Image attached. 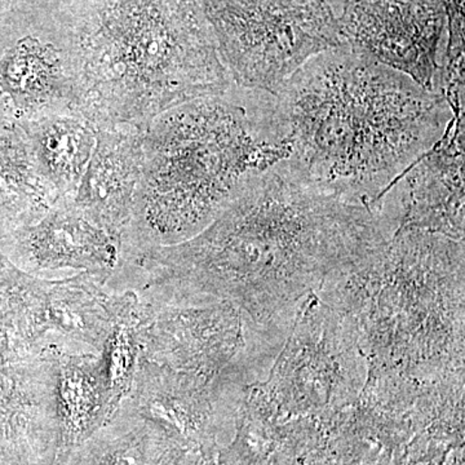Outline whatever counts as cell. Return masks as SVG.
<instances>
[{"label": "cell", "instance_id": "9a60e30c", "mask_svg": "<svg viewBox=\"0 0 465 465\" xmlns=\"http://www.w3.org/2000/svg\"><path fill=\"white\" fill-rule=\"evenodd\" d=\"M54 361L57 370L58 465H63L70 452L103 427L114 411L101 354H69Z\"/></svg>", "mask_w": 465, "mask_h": 465}, {"label": "cell", "instance_id": "9c48e42d", "mask_svg": "<svg viewBox=\"0 0 465 465\" xmlns=\"http://www.w3.org/2000/svg\"><path fill=\"white\" fill-rule=\"evenodd\" d=\"M446 20L440 0H348L339 26L351 50L440 94Z\"/></svg>", "mask_w": 465, "mask_h": 465}, {"label": "cell", "instance_id": "6da1fadb", "mask_svg": "<svg viewBox=\"0 0 465 465\" xmlns=\"http://www.w3.org/2000/svg\"><path fill=\"white\" fill-rule=\"evenodd\" d=\"M390 237L371 208L313 191L275 164L191 240L122 250L106 284L152 307L229 302L289 333L309 296Z\"/></svg>", "mask_w": 465, "mask_h": 465}, {"label": "cell", "instance_id": "52a82bcc", "mask_svg": "<svg viewBox=\"0 0 465 465\" xmlns=\"http://www.w3.org/2000/svg\"><path fill=\"white\" fill-rule=\"evenodd\" d=\"M220 60L244 90L275 94L311 58L344 45L327 0H201Z\"/></svg>", "mask_w": 465, "mask_h": 465}, {"label": "cell", "instance_id": "30bf717a", "mask_svg": "<svg viewBox=\"0 0 465 465\" xmlns=\"http://www.w3.org/2000/svg\"><path fill=\"white\" fill-rule=\"evenodd\" d=\"M242 399L243 394L139 358L124 402L170 442L217 451L232 440Z\"/></svg>", "mask_w": 465, "mask_h": 465}, {"label": "cell", "instance_id": "ac0fdd59", "mask_svg": "<svg viewBox=\"0 0 465 465\" xmlns=\"http://www.w3.org/2000/svg\"><path fill=\"white\" fill-rule=\"evenodd\" d=\"M168 443L164 433L125 402L63 465H155Z\"/></svg>", "mask_w": 465, "mask_h": 465}, {"label": "cell", "instance_id": "ba28073f", "mask_svg": "<svg viewBox=\"0 0 465 465\" xmlns=\"http://www.w3.org/2000/svg\"><path fill=\"white\" fill-rule=\"evenodd\" d=\"M108 280L94 273L61 280L29 275L12 318L20 341L52 361L69 354L103 353L125 295L110 291Z\"/></svg>", "mask_w": 465, "mask_h": 465}, {"label": "cell", "instance_id": "8fae6325", "mask_svg": "<svg viewBox=\"0 0 465 465\" xmlns=\"http://www.w3.org/2000/svg\"><path fill=\"white\" fill-rule=\"evenodd\" d=\"M391 235L421 231L464 241V154L460 124L401 174L372 204Z\"/></svg>", "mask_w": 465, "mask_h": 465}, {"label": "cell", "instance_id": "5b68a950", "mask_svg": "<svg viewBox=\"0 0 465 465\" xmlns=\"http://www.w3.org/2000/svg\"><path fill=\"white\" fill-rule=\"evenodd\" d=\"M317 296L353 330L367 375L464 376V241L397 231Z\"/></svg>", "mask_w": 465, "mask_h": 465}, {"label": "cell", "instance_id": "e0dca14e", "mask_svg": "<svg viewBox=\"0 0 465 465\" xmlns=\"http://www.w3.org/2000/svg\"><path fill=\"white\" fill-rule=\"evenodd\" d=\"M60 198L39 173L17 118L0 127V215L14 232L38 222Z\"/></svg>", "mask_w": 465, "mask_h": 465}, {"label": "cell", "instance_id": "5bb4252c", "mask_svg": "<svg viewBox=\"0 0 465 465\" xmlns=\"http://www.w3.org/2000/svg\"><path fill=\"white\" fill-rule=\"evenodd\" d=\"M0 90L7 94L18 119L74 112L69 67L54 39H20L0 60Z\"/></svg>", "mask_w": 465, "mask_h": 465}, {"label": "cell", "instance_id": "7a4b0ae2", "mask_svg": "<svg viewBox=\"0 0 465 465\" xmlns=\"http://www.w3.org/2000/svg\"><path fill=\"white\" fill-rule=\"evenodd\" d=\"M273 96L290 143L278 164L313 191L370 208L455 119L442 94L347 45L311 58Z\"/></svg>", "mask_w": 465, "mask_h": 465}, {"label": "cell", "instance_id": "8992f818", "mask_svg": "<svg viewBox=\"0 0 465 465\" xmlns=\"http://www.w3.org/2000/svg\"><path fill=\"white\" fill-rule=\"evenodd\" d=\"M366 379V360L353 330L313 293L264 381L251 385L243 401L274 420H324L354 405Z\"/></svg>", "mask_w": 465, "mask_h": 465}, {"label": "cell", "instance_id": "3957f363", "mask_svg": "<svg viewBox=\"0 0 465 465\" xmlns=\"http://www.w3.org/2000/svg\"><path fill=\"white\" fill-rule=\"evenodd\" d=\"M289 153L266 92L232 84L161 113L143 134L142 179L121 250L191 240Z\"/></svg>", "mask_w": 465, "mask_h": 465}, {"label": "cell", "instance_id": "4fadbf2b", "mask_svg": "<svg viewBox=\"0 0 465 465\" xmlns=\"http://www.w3.org/2000/svg\"><path fill=\"white\" fill-rule=\"evenodd\" d=\"M145 130L116 125L96 128L90 163L73 194L76 206L121 240L133 219L142 179Z\"/></svg>", "mask_w": 465, "mask_h": 465}, {"label": "cell", "instance_id": "2e32d148", "mask_svg": "<svg viewBox=\"0 0 465 465\" xmlns=\"http://www.w3.org/2000/svg\"><path fill=\"white\" fill-rule=\"evenodd\" d=\"M17 121L42 176L61 197L74 194L90 163L96 127L73 110Z\"/></svg>", "mask_w": 465, "mask_h": 465}, {"label": "cell", "instance_id": "7c38bea8", "mask_svg": "<svg viewBox=\"0 0 465 465\" xmlns=\"http://www.w3.org/2000/svg\"><path fill=\"white\" fill-rule=\"evenodd\" d=\"M14 247L23 272L43 280L79 273H114L121 240L92 222L64 195L38 220L14 232Z\"/></svg>", "mask_w": 465, "mask_h": 465}, {"label": "cell", "instance_id": "ffe728a7", "mask_svg": "<svg viewBox=\"0 0 465 465\" xmlns=\"http://www.w3.org/2000/svg\"><path fill=\"white\" fill-rule=\"evenodd\" d=\"M309 465H333V464L323 463V461H314V463H312Z\"/></svg>", "mask_w": 465, "mask_h": 465}, {"label": "cell", "instance_id": "d6986e66", "mask_svg": "<svg viewBox=\"0 0 465 465\" xmlns=\"http://www.w3.org/2000/svg\"><path fill=\"white\" fill-rule=\"evenodd\" d=\"M449 20L450 41L448 65L445 69L458 70L459 57L463 58L464 48V0H440Z\"/></svg>", "mask_w": 465, "mask_h": 465}, {"label": "cell", "instance_id": "277c9868", "mask_svg": "<svg viewBox=\"0 0 465 465\" xmlns=\"http://www.w3.org/2000/svg\"><path fill=\"white\" fill-rule=\"evenodd\" d=\"M57 42L74 112L146 130L167 109L232 87L200 0H92Z\"/></svg>", "mask_w": 465, "mask_h": 465}]
</instances>
